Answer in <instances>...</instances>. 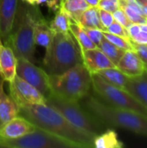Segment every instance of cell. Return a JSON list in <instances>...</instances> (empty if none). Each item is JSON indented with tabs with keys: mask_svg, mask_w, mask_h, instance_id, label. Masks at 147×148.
I'll return each mask as SVG.
<instances>
[{
	"mask_svg": "<svg viewBox=\"0 0 147 148\" xmlns=\"http://www.w3.org/2000/svg\"><path fill=\"white\" fill-rule=\"evenodd\" d=\"M20 114L35 126L75 142L82 148L94 147L95 136L76 127L60 112L47 104H32L20 108Z\"/></svg>",
	"mask_w": 147,
	"mask_h": 148,
	"instance_id": "obj_1",
	"label": "cell"
},
{
	"mask_svg": "<svg viewBox=\"0 0 147 148\" xmlns=\"http://www.w3.org/2000/svg\"><path fill=\"white\" fill-rule=\"evenodd\" d=\"M81 105L101 122L147 136V115L130 109L107 104L88 94L80 101Z\"/></svg>",
	"mask_w": 147,
	"mask_h": 148,
	"instance_id": "obj_2",
	"label": "cell"
},
{
	"mask_svg": "<svg viewBox=\"0 0 147 148\" xmlns=\"http://www.w3.org/2000/svg\"><path fill=\"white\" fill-rule=\"evenodd\" d=\"M41 16L37 6H31L22 1L18 3L12 31L7 43L16 58L23 57L35 62L34 29L36 20Z\"/></svg>",
	"mask_w": 147,
	"mask_h": 148,
	"instance_id": "obj_3",
	"label": "cell"
},
{
	"mask_svg": "<svg viewBox=\"0 0 147 148\" xmlns=\"http://www.w3.org/2000/svg\"><path fill=\"white\" fill-rule=\"evenodd\" d=\"M81 62V49L70 31L54 32L43 59L44 71L49 75H59Z\"/></svg>",
	"mask_w": 147,
	"mask_h": 148,
	"instance_id": "obj_4",
	"label": "cell"
},
{
	"mask_svg": "<svg viewBox=\"0 0 147 148\" xmlns=\"http://www.w3.org/2000/svg\"><path fill=\"white\" fill-rule=\"evenodd\" d=\"M49 76L51 92L68 100L80 101L92 88L91 74L83 62L62 74Z\"/></svg>",
	"mask_w": 147,
	"mask_h": 148,
	"instance_id": "obj_5",
	"label": "cell"
},
{
	"mask_svg": "<svg viewBox=\"0 0 147 148\" xmlns=\"http://www.w3.org/2000/svg\"><path fill=\"white\" fill-rule=\"evenodd\" d=\"M46 104L60 112L76 127L97 136L102 133V122L90 114L79 101L65 99L55 93L46 98Z\"/></svg>",
	"mask_w": 147,
	"mask_h": 148,
	"instance_id": "obj_6",
	"label": "cell"
},
{
	"mask_svg": "<svg viewBox=\"0 0 147 148\" xmlns=\"http://www.w3.org/2000/svg\"><path fill=\"white\" fill-rule=\"evenodd\" d=\"M92 88L96 97L108 105L133 110L147 115V109L124 88L107 82L98 74L91 75Z\"/></svg>",
	"mask_w": 147,
	"mask_h": 148,
	"instance_id": "obj_7",
	"label": "cell"
},
{
	"mask_svg": "<svg viewBox=\"0 0 147 148\" xmlns=\"http://www.w3.org/2000/svg\"><path fill=\"white\" fill-rule=\"evenodd\" d=\"M4 147L10 148H82L81 145L52 134L39 127L22 137L3 140Z\"/></svg>",
	"mask_w": 147,
	"mask_h": 148,
	"instance_id": "obj_8",
	"label": "cell"
},
{
	"mask_svg": "<svg viewBox=\"0 0 147 148\" xmlns=\"http://www.w3.org/2000/svg\"><path fill=\"white\" fill-rule=\"evenodd\" d=\"M16 75L34 86L46 98L50 95L49 76L42 68L36 66L25 58L19 57L16 60Z\"/></svg>",
	"mask_w": 147,
	"mask_h": 148,
	"instance_id": "obj_9",
	"label": "cell"
},
{
	"mask_svg": "<svg viewBox=\"0 0 147 148\" xmlns=\"http://www.w3.org/2000/svg\"><path fill=\"white\" fill-rule=\"evenodd\" d=\"M9 85L10 95L19 108L32 104H46V97L17 75Z\"/></svg>",
	"mask_w": 147,
	"mask_h": 148,
	"instance_id": "obj_10",
	"label": "cell"
},
{
	"mask_svg": "<svg viewBox=\"0 0 147 148\" xmlns=\"http://www.w3.org/2000/svg\"><path fill=\"white\" fill-rule=\"evenodd\" d=\"M18 0H0V39L6 44L10 36Z\"/></svg>",
	"mask_w": 147,
	"mask_h": 148,
	"instance_id": "obj_11",
	"label": "cell"
},
{
	"mask_svg": "<svg viewBox=\"0 0 147 148\" xmlns=\"http://www.w3.org/2000/svg\"><path fill=\"white\" fill-rule=\"evenodd\" d=\"M36 126L23 116H16L0 126V139L13 140L29 134Z\"/></svg>",
	"mask_w": 147,
	"mask_h": 148,
	"instance_id": "obj_12",
	"label": "cell"
},
{
	"mask_svg": "<svg viewBox=\"0 0 147 148\" xmlns=\"http://www.w3.org/2000/svg\"><path fill=\"white\" fill-rule=\"evenodd\" d=\"M81 56L84 66L91 75L97 74L106 69L116 67L99 48L86 50L81 53Z\"/></svg>",
	"mask_w": 147,
	"mask_h": 148,
	"instance_id": "obj_13",
	"label": "cell"
},
{
	"mask_svg": "<svg viewBox=\"0 0 147 148\" xmlns=\"http://www.w3.org/2000/svg\"><path fill=\"white\" fill-rule=\"evenodd\" d=\"M16 60L12 49L4 45L0 39V75L3 82L10 83L16 76Z\"/></svg>",
	"mask_w": 147,
	"mask_h": 148,
	"instance_id": "obj_14",
	"label": "cell"
},
{
	"mask_svg": "<svg viewBox=\"0 0 147 148\" xmlns=\"http://www.w3.org/2000/svg\"><path fill=\"white\" fill-rule=\"evenodd\" d=\"M116 67L129 77H134L142 75L146 68L134 49L126 50Z\"/></svg>",
	"mask_w": 147,
	"mask_h": 148,
	"instance_id": "obj_15",
	"label": "cell"
},
{
	"mask_svg": "<svg viewBox=\"0 0 147 148\" xmlns=\"http://www.w3.org/2000/svg\"><path fill=\"white\" fill-rule=\"evenodd\" d=\"M129 94L136 98L147 109V71L142 75L129 77L125 88Z\"/></svg>",
	"mask_w": 147,
	"mask_h": 148,
	"instance_id": "obj_16",
	"label": "cell"
},
{
	"mask_svg": "<svg viewBox=\"0 0 147 148\" xmlns=\"http://www.w3.org/2000/svg\"><path fill=\"white\" fill-rule=\"evenodd\" d=\"M20 114V108L8 95L3 88V81L0 78V124L3 125Z\"/></svg>",
	"mask_w": 147,
	"mask_h": 148,
	"instance_id": "obj_17",
	"label": "cell"
},
{
	"mask_svg": "<svg viewBox=\"0 0 147 148\" xmlns=\"http://www.w3.org/2000/svg\"><path fill=\"white\" fill-rule=\"evenodd\" d=\"M54 31L42 16L36 20L34 29V40L36 45H39L47 49L52 40Z\"/></svg>",
	"mask_w": 147,
	"mask_h": 148,
	"instance_id": "obj_18",
	"label": "cell"
},
{
	"mask_svg": "<svg viewBox=\"0 0 147 148\" xmlns=\"http://www.w3.org/2000/svg\"><path fill=\"white\" fill-rule=\"evenodd\" d=\"M69 31L76 40L80 49L81 52H84L88 49H93L98 48L92 40L88 37L87 33L84 31L83 28L73 18L69 16Z\"/></svg>",
	"mask_w": 147,
	"mask_h": 148,
	"instance_id": "obj_19",
	"label": "cell"
},
{
	"mask_svg": "<svg viewBox=\"0 0 147 148\" xmlns=\"http://www.w3.org/2000/svg\"><path fill=\"white\" fill-rule=\"evenodd\" d=\"M119 5L133 23H147V18L137 0H119Z\"/></svg>",
	"mask_w": 147,
	"mask_h": 148,
	"instance_id": "obj_20",
	"label": "cell"
},
{
	"mask_svg": "<svg viewBox=\"0 0 147 148\" xmlns=\"http://www.w3.org/2000/svg\"><path fill=\"white\" fill-rule=\"evenodd\" d=\"M77 23L83 28H97L105 30L101 23L98 6H90L84 10L77 19Z\"/></svg>",
	"mask_w": 147,
	"mask_h": 148,
	"instance_id": "obj_21",
	"label": "cell"
},
{
	"mask_svg": "<svg viewBox=\"0 0 147 148\" xmlns=\"http://www.w3.org/2000/svg\"><path fill=\"white\" fill-rule=\"evenodd\" d=\"M124 144L119 140L118 134L113 130H107L95 136L94 147L96 148H121Z\"/></svg>",
	"mask_w": 147,
	"mask_h": 148,
	"instance_id": "obj_22",
	"label": "cell"
},
{
	"mask_svg": "<svg viewBox=\"0 0 147 148\" xmlns=\"http://www.w3.org/2000/svg\"><path fill=\"white\" fill-rule=\"evenodd\" d=\"M97 74L99 75H101L107 82H109L112 85H114L118 88H125V86L129 79V76H127L124 73H122L117 67H113V68L101 70Z\"/></svg>",
	"mask_w": 147,
	"mask_h": 148,
	"instance_id": "obj_23",
	"label": "cell"
},
{
	"mask_svg": "<svg viewBox=\"0 0 147 148\" xmlns=\"http://www.w3.org/2000/svg\"><path fill=\"white\" fill-rule=\"evenodd\" d=\"M60 7L74 20L77 22L80 15L90 5L85 0H61Z\"/></svg>",
	"mask_w": 147,
	"mask_h": 148,
	"instance_id": "obj_24",
	"label": "cell"
},
{
	"mask_svg": "<svg viewBox=\"0 0 147 148\" xmlns=\"http://www.w3.org/2000/svg\"><path fill=\"white\" fill-rule=\"evenodd\" d=\"M98 48L110 59V61L115 66L118 64L119 61L120 60V58L122 57V56L124 55V53L126 51V50L115 46L113 43L109 42L105 37L102 38V40L101 41V42L98 45Z\"/></svg>",
	"mask_w": 147,
	"mask_h": 148,
	"instance_id": "obj_25",
	"label": "cell"
},
{
	"mask_svg": "<svg viewBox=\"0 0 147 148\" xmlns=\"http://www.w3.org/2000/svg\"><path fill=\"white\" fill-rule=\"evenodd\" d=\"M130 40L139 44H147V23H131L127 28Z\"/></svg>",
	"mask_w": 147,
	"mask_h": 148,
	"instance_id": "obj_26",
	"label": "cell"
},
{
	"mask_svg": "<svg viewBox=\"0 0 147 148\" xmlns=\"http://www.w3.org/2000/svg\"><path fill=\"white\" fill-rule=\"evenodd\" d=\"M49 26L54 32L69 31V16L60 7L55 15Z\"/></svg>",
	"mask_w": 147,
	"mask_h": 148,
	"instance_id": "obj_27",
	"label": "cell"
},
{
	"mask_svg": "<svg viewBox=\"0 0 147 148\" xmlns=\"http://www.w3.org/2000/svg\"><path fill=\"white\" fill-rule=\"evenodd\" d=\"M103 36L106 39H107L109 42L113 43L115 46H117L124 50L133 49L132 41L128 38H125L120 36H117V35L109 33L107 31H103Z\"/></svg>",
	"mask_w": 147,
	"mask_h": 148,
	"instance_id": "obj_28",
	"label": "cell"
},
{
	"mask_svg": "<svg viewBox=\"0 0 147 148\" xmlns=\"http://www.w3.org/2000/svg\"><path fill=\"white\" fill-rule=\"evenodd\" d=\"M105 31H107L109 33H112V34H114V35L120 36L122 37L130 39L127 29L126 27H124L123 25H121L120 23H119L118 22H116V21H113V23Z\"/></svg>",
	"mask_w": 147,
	"mask_h": 148,
	"instance_id": "obj_29",
	"label": "cell"
},
{
	"mask_svg": "<svg viewBox=\"0 0 147 148\" xmlns=\"http://www.w3.org/2000/svg\"><path fill=\"white\" fill-rule=\"evenodd\" d=\"M83 29L87 33L88 37L92 40V42L98 47L99 43L104 37L103 30L97 29V28H83Z\"/></svg>",
	"mask_w": 147,
	"mask_h": 148,
	"instance_id": "obj_30",
	"label": "cell"
},
{
	"mask_svg": "<svg viewBox=\"0 0 147 148\" xmlns=\"http://www.w3.org/2000/svg\"><path fill=\"white\" fill-rule=\"evenodd\" d=\"M98 7L100 9L113 13L114 10L120 8L119 0H99Z\"/></svg>",
	"mask_w": 147,
	"mask_h": 148,
	"instance_id": "obj_31",
	"label": "cell"
},
{
	"mask_svg": "<svg viewBox=\"0 0 147 148\" xmlns=\"http://www.w3.org/2000/svg\"><path fill=\"white\" fill-rule=\"evenodd\" d=\"M99 13H100L101 23L103 28L106 30L113 23V22L114 21L113 13L112 12H109V11H107V10H104L102 9H100V8H99Z\"/></svg>",
	"mask_w": 147,
	"mask_h": 148,
	"instance_id": "obj_32",
	"label": "cell"
},
{
	"mask_svg": "<svg viewBox=\"0 0 147 148\" xmlns=\"http://www.w3.org/2000/svg\"><path fill=\"white\" fill-rule=\"evenodd\" d=\"M133 48L136 51V53L139 55V58L141 59L146 69H147V44H139L133 42Z\"/></svg>",
	"mask_w": 147,
	"mask_h": 148,
	"instance_id": "obj_33",
	"label": "cell"
},
{
	"mask_svg": "<svg viewBox=\"0 0 147 148\" xmlns=\"http://www.w3.org/2000/svg\"><path fill=\"white\" fill-rule=\"evenodd\" d=\"M113 16L114 21L118 22L119 23H120L121 25H123L126 28H127L131 23H133L129 20V18L126 16V15L125 14V12L120 8H119L116 10H114L113 12Z\"/></svg>",
	"mask_w": 147,
	"mask_h": 148,
	"instance_id": "obj_34",
	"label": "cell"
},
{
	"mask_svg": "<svg viewBox=\"0 0 147 148\" xmlns=\"http://www.w3.org/2000/svg\"><path fill=\"white\" fill-rule=\"evenodd\" d=\"M21 1L31 6H38L40 4L47 3L49 0H21Z\"/></svg>",
	"mask_w": 147,
	"mask_h": 148,
	"instance_id": "obj_35",
	"label": "cell"
},
{
	"mask_svg": "<svg viewBox=\"0 0 147 148\" xmlns=\"http://www.w3.org/2000/svg\"><path fill=\"white\" fill-rule=\"evenodd\" d=\"M137 2L139 4L145 16L147 18V0H137Z\"/></svg>",
	"mask_w": 147,
	"mask_h": 148,
	"instance_id": "obj_36",
	"label": "cell"
},
{
	"mask_svg": "<svg viewBox=\"0 0 147 148\" xmlns=\"http://www.w3.org/2000/svg\"><path fill=\"white\" fill-rule=\"evenodd\" d=\"M90 6H98L99 0H85Z\"/></svg>",
	"mask_w": 147,
	"mask_h": 148,
	"instance_id": "obj_37",
	"label": "cell"
},
{
	"mask_svg": "<svg viewBox=\"0 0 147 148\" xmlns=\"http://www.w3.org/2000/svg\"><path fill=\"white\" fill-rule=\"evenodd\" d=\"M0 147H4V144H3V140H0Z\"/></svg>",
	"mask_w": 147,
	"mask_h": 148,
	"instance_id": "obj_38",
	"label": "cell"
},
{
	"mask_svg": "<svg viewBox=\"0 0 147 148\" xmlns=\"http://www.w3.org/2000/svg\"><path fill=\"white\" fill-rule=\"evenodd\" d=\"M0 126H1V124H0ZM0 140H2V139H0Z\"/></svg>",
	"mask_w": 147,
	"mask_h": 148,
	"instance_id": "obj_39",
	"label": "cell"
},
{
	"mask_svg": "<svg viewBox=\"0 0 147 148\" xmlns=\"http://www.w3.org/2000/svg\"><path fill=\"white\" fill-rule=\"evenodd\" d=\"M0 78H1V75H0Z\"/></svg>",
	"mask_w": 147,
	"mask_h": 148,
	"instance_id": "obj_40",
	"label": "cell"
},
{
	"mask_svg": "<svg viewBox=\"0 0 147 148\" xmlns=\"http://www.w3.org/2000/svg\"><path fill=\"white\" fill-rule=\"evenodd\" d=\"M146 71H147V69H146Z\"/></svg>",
	"mask_w": 147,
	"mask_h": 148,
	"instance_id": "obj_41",
	"label": "cell"
},
{
	"mask_svg": "<svg viewBox=\"0 0 147 148\" xmlns=\"http://www.w3.org/2000/svg\"><path fill=\"white\" fill-rule=\"evenodd\" d=\"M60 1H61V0H60Z\"/></svg>",
	"mask_w": 147,
	"mask_h": 148,
	"instance_id": "obj_42",
	"label": "cell"
}]
</instances>
